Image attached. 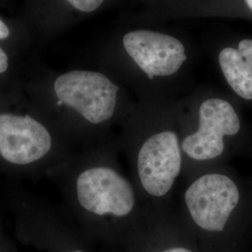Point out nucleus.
I'll use <instances>...</instances> for the list:
<instances>
[{"label":"nucleus","instance_id":"f257e3e1","mask_svg":"<svg viewBox=\"0 0 252 252\" xmlns=\"http://www.w3.org/2000/svg\"><path fill=\"white\" fill-rule=\"evenodd\" d=\"M184 166L181 134L173 128H158L142 134L134 147L135 187L153 200L167 197Z\"/></svg>","mask_w":252,"mask_h":252},{"label":"nucleus","instance_id":"f03ea898","mask_svg":"<svg viewBox=\"0 0 252 252\" xmlns=\"http://www.w3.org/2000/svg\"><path fill=\"white\" fill-rule=\"evenodd\" d=\"M240 190L225 173L202 172L186 187L183 205L191 221L207 233H220L240 203Z\"/></svg>","mask_w":252,"mask_h":252},{"label":"nucleus","instance_id":"7ed1b4c3","mask_svg":"<svg viewBox=\"0 0 252 252\" xmlns=\"http://www.w3.org/2000/svg\"><path fill=\"white\" fill-rule=\"evenodd\" d=\"M240 128V119L229 102L218 97L203 101L195 129L181 134L184 164L210 165L225 152L226 137L237 135Z\"/></svg>","mask_w":252,"mask_h":252},{"label":"nucleus","instance_id":"20e7f679","mask_svg":"<svg viewBox=\"0 0 252 252\" xmlns=\"http://www.w3.org/2000/svg\"><path fill=\"white\" fill-rule=\"evenodd\" d=\"M76 191L81 207L96 216L122 219L138 211L135 184L110 166H94L81 172Z\"/></svg>","mask_w":252,"mask_h":252},{"label":"nucleus","instance_id":"39448f33","mask_svg":"<svg viewBox=\"0 0 252 252\" xmlns=\"http://www.w3.org/2000/svg\"><path fill=\"white\" fill-rule=\"evenodd\" d=\"M119 90L104 74L86 70L65 73L54 82L57 97L93 125L112 118Z\"/></svg>","mask_w":252,"mask_h":252},{"label":"nucleus","instance_id":"423d86ee","mask_svg":"<svg viewBox=\"0 0 252 252\" xmlns=\"http://www.w3.org/2000/svg\"><path fill=\"white\" fill-rule=\"evenodd\" d=\"M128 55L150 80L169 77L187 60L185 47L174 36L151 30H135L124 36Z\"/></svg>","mask_w":252,"mask_h":252},{"label":"nucleus","instance_id":"0eeeda50","mask_svg":"<svg viewBox=\"0 0 252 252\" xmlns=\"http://www.w3.org/2000/svg\"><path fill=\"white\" fill-rule=\"evenodd\" d=\"M51 148L50 133L35 119L0 114V154L6 161L28 164L41 159Z\"/></svg>","mask_w":252,"mask_h":252},{"label":"nucleus","instance_id":"6e6552de","mask_svg":"<svg viewBox=\"0 0 252 252\" xmlns=\"http://www.w3.org/2000/svg\"><path fill=\"white\" fill-rule=\"evenodd\" d=\"M221 71L230 87L244 99H252V39H243L238 49H223L219 55Z\"/></svg>","mask_w":252,"mask_h":252},{"label":"nucleus","instance_id":"1a4fd4ad","mask_svg":"<svg viewBox=\"0 0 252 252\" xmlns=\"http://www.w3.org/2000/svg\"><path fill=\"white\" fill-rule=\"evenodd\" d=\"M75 9L91 12L98 9L104 0H66Z\"/></svg>","mask_w":252,"mask_h":252},{"label":"nucleus","instance_id":"9d476101","mask_svg":"<svg viewBox=\"0 0 252 252\" xmlns=\"http://www.w3.org/2000/svg\"><path fill=\"white\" fill-rule=\"evenodd\" d=\"M8 68V56L0 48V73L5 72Z\"/></svg>","mask_w":252,"mask_h":252},{"label":"nucleus","instance_id":"9b49d317","mask_svg":"<svg viewBox=\"0 0 252 252\" xmlns=\"http://www.w3.org/2000/svg\"><path fill=\"white\" fill-rule=\"evenodd\" d=\"M9 35V27H7L1 20H0V39L6 38Z\"/></svg>","mask_w":252,"mask_h":252},{"label":"nucleus","instance_id":"f8f14e48","mask_svg":"<svg viewBox=\"0 0 252 252\" xmlns=\"http://www.w3.org/2000/svg\"><path fill=\"white\" fill-rule=\"evenodd\" d=\"M193 252L192 251L189 250L188 248H184V247H175V248H169L166 250H163L161 252Z\"/></svg>","mask_w":252,"mask_h":252},{"label":"nucleus","instance_id":"ddd939ff","mask_svg":"<svg viewBox=\"0 0 252 252\" xmlns=\"http://www.w3.org/2000/svg\"><path fill=\"white\" fill-rule=\"evenodd\" d=\"M246 3H247L248 6L250 7V9L252 10V0H246Z\"/></svg>","mask_w":252,"mask_h":252},{"label":"nucleus","instance_id":"4468645a","mask_svg":"<svg viewBox=\"0 0 252 252\" xmlns=\"http://www.w3.org/2000/svg\"><path fill=\"white\" fill-rule=\"evenodd\" d=\"M81 252V251H74V252Z\"/></svg>","mask_w":252,"mask_h":252}]
</instances>
